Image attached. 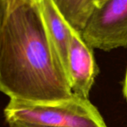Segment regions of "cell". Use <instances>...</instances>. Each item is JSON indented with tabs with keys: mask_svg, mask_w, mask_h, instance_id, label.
<instances>
[{
	"mask_svg": "<svg viewBox=\"0 0 127 127\" xmlns=\"http://www.w3.org/2000/svg\"><path fill=\"white\" fill-rule=\"evenodd\" d=\"M0 92L10 99L49 102L70 99V82L36 9L8 0L0 52Z\"/></svg>",
	"mask_w": 127,
	"mask_h": 127,
	"instance_id": "obj_1",
	"label": "cell"
},
{
	"mask_svg": "<svg viewBox=\"0 0 127 127\" xmlns=\"http://www.w3.org/2000/svg\"><path fill=\"white\" fill-rule=\"evenodd\" d=\"M10 127L35 125L52 127H108L98 109L88 100L78 96L49 102H30L10 99L4 108Z\"/></svg>",
	"mask_w": 127,
	"mask_h": 127,
	"instance_id": "obj_2",
	"label": "cell"
},
{
	"mask_svg": "<svg viewBox=\"0 0 127 127\" xmlns=\"http://www.w3.org/2000/svg\"><path fill=\"white\" fill-rule=\"evenodd\" d=\"M81 34L92 49L127 47V0H110L96 8Z\"/></svg>",
	"mask_w": 127,
	"mask_h": 127,
	"instance_id": "obj_3",
	"label": "cell"
},
{
	"mask_svg": "<svg viewBox=\"0 0 127 127\" xmlns=\"http://www.w3.org/2000/svg\"><path fill=\"white\" fill-rule=\"evenodd\" d=\"M92 48L84 40L81 32L73 29L68 55V71L72 93L88 99L97 74Z\"/></svg>",
	"mask_w": 127,
	"mask_h": 127,
	"instance_id": "obj_4",
	"label": "cell"
},
{
	"mask_svg": "<svg viewBox=\"0 0 127 127\" xmlns=\"http://www.w3.org/2000/svg\"><path fill=\"white\" fill-rule=\"evenodd\" d=\"M36 9L46 35L57 51L69 78L68 55L73 28L60 12L55 0H40Z\"/></svg>",
	"mask_w": 127,
	"mask_h": 127,
	"instance_id": "obj_5",
	"label": "cell"
},
{
	"mask_svg": "<svg viewBox=\"0 0 127 127\" xmlns=\"http://www.w3.org/2000/svg\"><path fill=\"white\" fill-rule=\"evenodd\" d=\"M96 0H55L60 12L73 29L82 32L96 10Z\"/></svg>",
	"mask_w": 127,
	"mask_h": 127,
	"instance_id": "obj_6",
	"label": "cell"
},
{
	"mask_svg": "<svg viewBox=\"0 0 127 127\" xmlns=\"http://www.w3.org/2000/svg\"><path fill=\"white\" fill-rule=\"evenodd\" d=\"M8 0H0V52H1V40H2V26L5 16L6 7Z\"/></svg>",
	"mask_w": 127,
	"mask_h": 127,
	"instance_id": "obj_7",
	"label": "cell"
},
{
	"mask_svg": "<svg viewBox=\"0 0 127 127\" xmlns=\"http://www.w3.org/2000/svg\"><path fill=\"white\" fill-rule=\"evenodd\" d=\"M123 94L124 96L127 101V70H126V74L125 77V81H124V86H123Z\"/></svg>",
	"mask_w": 127,
	"mask_h": 127,
	"instance_id": "obj_8",
	"label": "cell"
},
{
	"mask_svg": "<svg viewBox=\"0 0 127 127\" xmlns=\"http://www.w3.org/2000/svg\"><path fill=\"white\" fill-rule=\"evenodd\" d=\"M11 127H52V126H35V125H27V124H20L15 125Z\"/></svg>",
	"mask_w": 127,
	"mask_h": 127,
	"instance_id": "obj_9",
	"label": "cell"
},
{
	"mask_svg": "<svg viewBox=\"0 0 127 127\" xmlns=\"http://www.w3.org/2000/svg\"><path fill=\"white\" fill-rule=\"evenodd\" d=\"M110 0H96V8H99L101 7H102L105 3H107Z\"/></svg>",
	"mask_w": 127,
	"mask_h": 127,
	"instance_id": "obj_10",
	"label": "cell"
},
{
	"mask_svg": "<svg viewBox=\"0 0 127 127\" xmlns=\"http://www.w3.org/2000/svg\"><path fill=\"white\" fill-rule=\"evenodd\" d=\"M27 1H28V2H29L30 3L33 4L34 5H36L39 2L40 0H27Z\"/></svg>",
	"mask_w": 127,
	"mask_h": 127,
	"instance_id": "obj_11",
	"label": "cell"
}]
</instances>
